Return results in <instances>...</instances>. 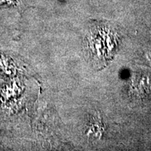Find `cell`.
<instances>
[{"label": "cell", "mask_w": 151, "mask_h": 151, "mask_svg": "<svg viewBox=\"0 0 151 151\" xmlns=\"http://www.w3.org/2000/svg\"><path fill=\"white\" fill-rule=\"evenodd\" d=\"M16 2V0H0V6L4 4H14Z\"/></svg>", "instance_id": "cell-1"}]
</instances>
